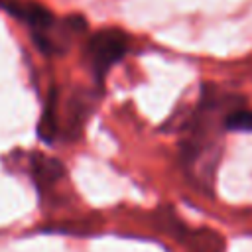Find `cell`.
<instances>
[{
    "label": "cell",
    "mask_w": 252,
    "mask_h": 252,
    "mask_svg": "<svg viewBox=\"0 0 252 252\" xmlns=\"http://www.w3.org/2000/svg\"><path fill=\"white\" fill-rule=\"evenodd\" d=\"M128 51V39L118 30H102L96 32L87 45V55L96 79H102L106 71L120 61Z\"/></svg>",
    "instance_id": "obj_1"
},
{
    "label": "cell",
    "mask_w": 252,
    "mask_h": 252,
    "mask_svg": "<svg viewBox=\"0 0 252 252\" xmlns=\"http://www.w3.org/2000/svg\"><path fill=\"white\" fill-rule=\"evenodd\" d=\"M0 8L6 10L8 14H12L18 20H24L26 24H30L33 30H47L53 24L51 14L33 2H22V0H0Z\"/></svg>",
    "instance_id": "obj_2"
},
{
    "label": "cell",
    "mask_w": 252,
    "mask_h": 252,
    "mask_svg": "<svg viewBox=\"0 0 252 252\" xmlns=\"http://www.w3.org/2000/svg\"><path fill=\"white\" fill-rule=\"evenodd\" d=\"M30 173L39 189H49L65 177V167L59 159L45 154H32L30 158Z\"/></svg>",
    "instance_id": "obj_3"
},
{
    "label": "cell",
    "mask_w": 252,
    "mask_h": 252,
    "mask_svg": "<svg viewBox=\"0 0 252 252\" xmlns=\"http://www.w3.org/2000/svg\"><path fill=\"white\" fill-rule=\"evenodd\" d=\"M187 244L189 252H222V238L219 232L201 228V230H185L179 238Z\"/></svg>",
    "instance_id": "obj_4"
},
{
    "label": "cell",
    "mask_w": 252,
    "mask_h": 252,
    "mask_svg": "<svg viewBox=\"0 0 252 252\" xmlns=\"http://www.w3.org/2000/svg\"><path fill=\"white\" fill-rule=\"evenodd\" d=\"M57 130H59V126H57V93L51 91L49 93V98L45 102V108H43L39 126H37V134L41 136L43 142L53 144V140L57 136Z\"/></svg>",
    "instance_id": "obj_5"
},
{
    "label": "cell",
    "mask_w": 252,
    "mask_h": 252,
    "mask_svg": "<svg viewBox=\"0 0 252 252\" xmlns=\"http://www.w3.org/2000/svg\"><path fill=\"white\" fill-rule=\"evenodd\" d=\"M224 128L232 132H252V110L234 108L224 116Z\"/></svg>",
    "instance_id": "obj_6"
}]
</instances>
